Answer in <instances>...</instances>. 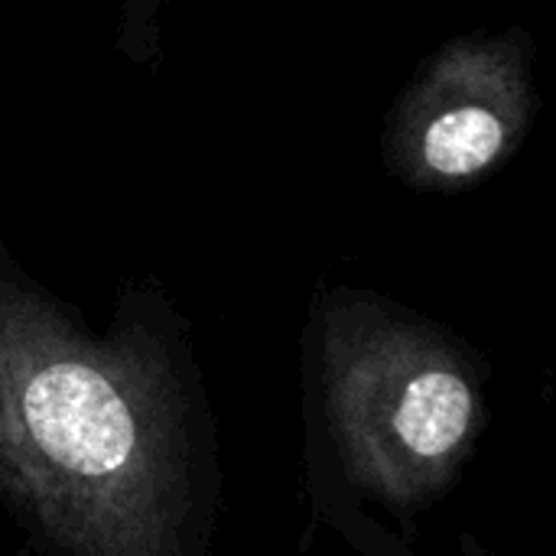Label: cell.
I'll use <instances>...</instances> for the list:
<instances>
[{
    "label": "cell",
    "mask_w": 556,
    "mask_h": 556,
    "mask_svg": "<svg viewBox=\"0 0 556 556\" xmlns=\"http://www.w3.org/2000/svg\"><path fill=\"white\" fill-rule=\"evenodd\" d=\"M215 430L186 323L147 283L108 332L0 241V505L49 556H208Z\"/></svg>",
    "instance_id": "1"
},
{
    "label": "cell",
    "mask_w": 556,
    "mask_h": 556,
    "mask_svg": "<svg viewBox=\"0 0 556 556\" xmlns=\"http://www.w3.org/2000/svg\"><path fill=\"white\" fill-rule=\"evenodd\" d=\"M531 62L521 29L472 33L437 49L391 111L388 166L417 189H456L492 173L534 121Z\"/></svg>",
    "instance_id": "3"
},
{
    "label": "cell",
    "mask_w": 556,
    "mask_h": 556,
    "mask_svg": "<svg viewBox=\"0 0 556 556\" xmlns=\"http://www.w3.org/2000/svg\"><path fill=\"white\" fill-rule=\"evenodd\" d=\"M332 525H339L355 544L358 551H365L368 556H410L404 551V544H397L388 531L375 528L365 515L358 511H336L332 515Z\"/></svg>",
    "instance_id": "4"
},
{
    "label": "cell",
    "mask_w": 556,
    "mask_h": 556,
    "mask_svg": "<svg viewBox=\"0 0 556 556\" xmlns=\"http://www.w3.org/2000/svg\"><path fill=\"white\" fill-rule=\"evenodd\" d=\"M313 349L345 482L397 515L440 498L485 427V362L433 319L362 290L323 300Z\"/></svg>",
    "instance_id": "2"
}]
</instances>
